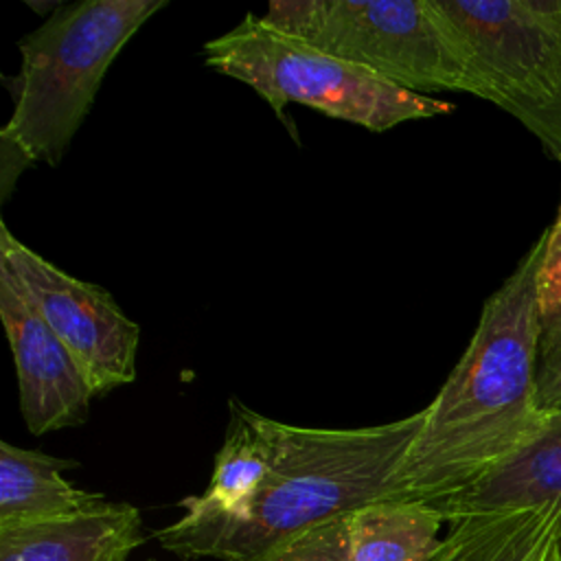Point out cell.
I'll use <instances>...</instances> for the list:
<instances>
[{
    "label": "cell",
    "instance_id": "ac0fdd59",
    "mask_svg": "<svg viewBox=\"0 0 561 561\" xmlns=\"http://www.w3.org/2000/svg\"><path fill=\"white\" fill-rule=\"evenodd\" d=\"M546 561H561V533H559V537H557V541H554L552 550L548 552Z\"/></svg>",
    "mask_w": 561,
    "mask_h": 561
},
{
    "label": "cell",
    "instance_id": "30bf717a",
    "mask_svg": "<svg viewBox=\"0 0 561 561\" xmlns=\"http://www.w3.org/2000/svg\"><path fill=\"white\" fill-rule=\"evenodd\" d=\"M142 541L140 511L105 500L81 515L0 528V561H127Z\"/></svg>",
    "mask_w": 561,
    "mask_h": 561
},
{
    "label": "cell",
    "instance_id": "3957f363",
    "mask_svg": "<svg viewBox=\"0 0 561 561\" xmlns=\"http://www.w3.org/2000/svg\"><path fill=\"white\" fill-rule=\"evenodd\" d=\"M167 0H83L61 4L18 42L13 114L0 131L2 197L20 173L59 164L85 121L101 81L131 35Z\"/></svg>",
    "mask_w": 561,
    "mask_h": 561
},
{
    "label": "cell",
    "instance_id": "e0dca14e",
    "mask_svg": "<svg viewBox=\"0 0 561 561\" xmlns=\"http://www.w3.org/2000/svg\"><path fill=\"white\" fill-rule=\"evenodd\" d=\"M537 399L541 410L561 408V357L537 368Z\"/></svg>",
    "mask_w": 561,
    "mask_h": 561
},
{
    "label": "cell",
    "instance_id": "8992f818",
    "mask_svg": "<svg viewBox=\"0 0 561 561\" xmlns=\"http://www.w3.org/2000/svg\"><path fill=\"white\" fill-rule=\"evenodd\" d=\"M480 99L530 129L561 162V0H434Z\"/></svg>",
    "mask_w": 561,
    "mask_h": 561
},
{
    "label": "cell",
    "instance_id": "7a4b0ae2",
    "mask_svg": "<svg viewBox=\"0 0 561 561\" xmlns=\"http://www.w3.org/2000/svg\"><path fill=\"white\" fill-rule=\"evenodd\" d=\"M423 423V410L353 430L283 423L276 462L230 517L178 522L153 533L184 561H263L274 548L366 504L394 497V478Z\"/></svg>",
    "mask_w": 561,
    "mask_h": 561
},
{
    "label": "cell",
    "instance_id": "8fae6325",
    "mask_svg": "<svg viewBox=\"0 0 561 561\" xmlns=\"http://www.w3.org/2000/svg\"><path fill=\"white\" fill-rule=\"evenodd\" d=\"M280 434V421L230 399L226 438L215 456L210 482L204 493L188 495L180 502L182 517L199 522L241 513L270 476L278 456Z\"/></svg>",
    "mask_w": 561,
    "mask_h": 561
},
{
    "label": "cell",
    "instance_id": "277c9868",
    "mask_svg": "<svg viewBox=\"0 0 561 561\" xmlns=\"http://www.w3.org/2000/svg\"><path fill=\"white\" fill-rule=\"evenodd\" d=\"M202 57L210 70L252 88L280 118L289 103H298L370 131H386L454 110L451 103L401 90L287 35L254 13L206 42Z\"/></svg>",
    "mask_w": 561,
    "mask_h": 561
},
{
    "label": "cell",
    "instance_id": "6da1fadb",
    "mask_svg": "<svg viewBox=\"0 0 561 561\" xmlns=\"http://www.w3.org/2000/svg\"><path fill=\"white\" fill-rule=\"evenodd\" d=\"M548 228L486 298L394 478V497L438 504L511 454L541 416L537 283Z\"/></svg>",
    "mask_w": 561,
    "mask_h": 561
},
{
    "label": "cell",
    "instance_id": "9a60e30c",
    "mask_svg": "<svg viewBox=\"0 0 561 561\" xmlns=\"http://www.w3.org/2000/svg\"><path fill=\"white\" fill-rule=\"evenodd\" d=\"M539 307V368L561 357V202L548 226L546 254L537 283Z\"/></svg>",
    "mask_w": 561,
    "mask_h": 561
},
{
    "label": "cell",
    "instance_id": "9c48e42d",
    "mask_svg": "<svg viewBox=\"0 0 561 561\" xmlns=\"http://www.w3.org/2000/svg\"><path fill=\"white\" fill-rule=\"evenodd\" d=\"M434 508L449 524L537 508L561 511V408L541 410L537 425L511 454Z\"/></svg>",
    "mask_w": 561,
    "mask_h": 561
},
{
    "label": "cell",
    "instance_id": "5bb4252c",
    "mask_svg": "<svg viewBox=\"0 0 561 561\" xmlns=\"http://www.w3.org/2000/svg\"><path fill=\"white\" fill-rule=\"evenodd\" d=\"M445 517L430 504L379 500L348 515L355 561H432Z\"/></svg>",
    "mask_w": 561,
    "mask_h": 561
},
{
    "label": "cell",
    "instance_id": "ba28073f",
    "mask_svg": "<svg viewBox=\"0 0 561 561\" xmlns=\"http://www.w3.org/2000/svg\"><path fill=\"white\" fill-rule=\"evenodd\" d=\"M0 320L15 364L26 430L39 436L85 423L96 397L88 375L4 274H0Z\"/></svg>",
    "mask_w": 561,
    "mask_h": 561
},
{
    "label": "cell",
    "instance_id": "2e32d148",
    "mask_svg": "<svg viewBox=\"0 0 561 561\" xmlns=\"http://www.w3.org/2000/svg\"><path fill=\"white\" fill-rule=\"evenodd\" d=\"M348 515L296 535L294 539L274 548L263 561H355Z\"/></svg>",
    "mask_w": 561,
    "mask_h": 561
},
{
    "label": "cell",
    "instance_id": "d6986e66",
    "mask_svg": "<svg viewBox=\"0 0 561 561\" xmlns=\"http://www.w3.org/2000/svg\"><path fill=\"white\" fill-rule=\"evenodd\" d=\"M147 561H153V559H147Z\"/></svg>",
    "mask_w": 561,
    "mask_h": 561
},
{
    "label": "cell",
    "instance_id": "4fadbf2b",
    "mask_svg": "<svg viewBox=\"0 0 561 561\" xmlns=\"http://www.w3.org/2000/svg\"><path fill=\"white\" fill-rule=\"evenodd\" d=\"M559 533V508L469 517L451 524L432 561H546Z\"/></svg>",
    "mask_w": 561,
    "mask_h": 561
},
{
    "label": "cell",
    "instance_id": "52a82bcc",
    "mask_svg": "<svg viewBox=\"0 0 561 561\" xmlns=\"http://www.w3.org/2000/svg\"><path fill=\"white\" fill-rule=\"evenodd\" d=\"M0 274L75 355L96 397L134 381L140 327L123 313L110 291L66 274L13 237L4 221Z\"/></svg>",
    "mask_w": 561,
    "mask_h": 561
},
{
    "label": "cell",
    "instance_id": "5b68a950",
    "mask_svg": "<svg viewBox=\"0 0 561 561\" xmlns=\"http://www.w3.org/2000/svg\"><path fill=\"white\" fill-rule=\"evenodd\" d=\"M261 18L412 94L467 92L480 99L434 0H276Z\"/></svg>",
    "mask_w": 561,
    "mask_h": 561
},
{
    "label": "cell",
    "instance_id": "7c38bea8",
    "mask_svg": "<svg viewBox=\"0 0 561 561\" xmlns=\"http://www.w3.org/2000/svg\"><path fill=\"white\" fill-rule=\"evenodd\" d=\"M79 462L0 440V528L88 513L105 495L72 486L61 473Z\"/></svg>",
    "mask_w": 561,
    "mask_h": 561
}]
</instances>
